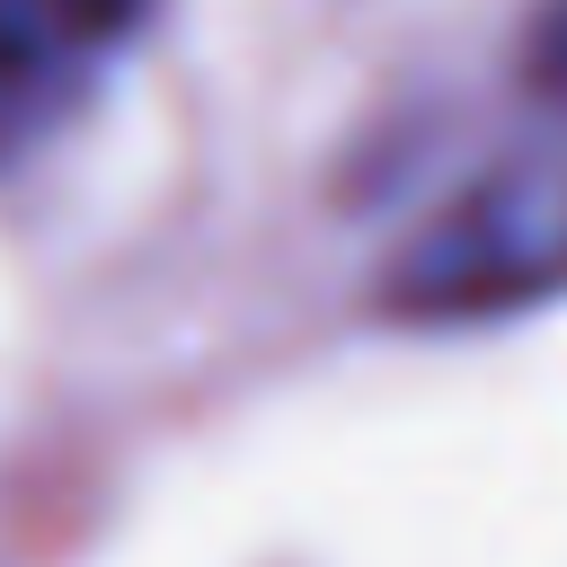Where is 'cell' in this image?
I'll return each instance as SVG.
<instances>
[{"label":"cell","mask_w":567,"mask_h":567,"mask_svg":"<svg viewBox=\"0 0 567 567\" xmlns=\"http://www.w3.org/2000/svg\"><path fill=\"white\" fill-rule=\"evenodd\" d=\"M567 284V159L532 151L487 168L390 275V301L416 319H487Z\"/></svg>","instance_id":"obj_1"},{"label":"cell","mask_w":567,"mask_h":567,"mask_svg":"<svg viewBox=\"0 0 567 567\" xmlns=\"http://www.w3.org/2000/svg\"><path fill=\"white\" fill-rule=\"evenodd\" d=\"M142 27V0H0V159L35 151Z\"/></svg>","instance_id":"obj_2"}]
</instances>
